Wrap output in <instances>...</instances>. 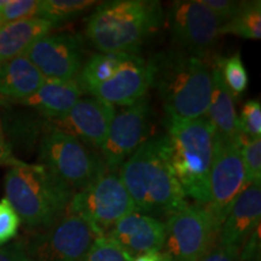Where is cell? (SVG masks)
I'll list each match as a JSON object with an SVG mask.
<instances>
[{
	"mask_svg": "<svg viewBox=\"0 0 261 261\" xmlns=\"http://www.w3.org/2000/svg\"><path fill=\"white\" fill-rule=\"evenodd\" d=\"M220 226L207 207L188 203L166 219L161 252L168 261H197L217 244Z\"/></svg>",
	"mask_w": 261,
	"mask_h": 261,
	"instance_id": "8",
	"label": "cell"
},
{
	"mask_svg": "<svg viewBox=\"0 0 261 261\" xmlns=\"http://www.w3.org/2000/svg\"><path fill=\"white\" fill-rule=\"evenodd\" d=\"M116 109L94 97L80 98L64 116L50 120L55 129L73 136L91 149L102 148Z\"/></svg>",
	"mask_w": 261,
	"mask_h": 261,
	"instance_id": "14",
	"label": "cell"
},
{
	"mask_svg": "<svg viewBox=\"0 0 261 261\" xmlns=\"http://www.w3.org/2000/svg\"><path fill=\"white\" fill-rule=\"evenodd\" d=\"M130 54H97L83 64L76 76V83L83 93H89L93 87L109 79L119 69Z\"/></svg>",
	"mask_w": 261,
	"mask_h": 261,
	"instance_id": "22",
	"label": "cell"
},
{
	"mask_svg": "<svg viewBox=\"0 0 261 261\" xmlns=\"http://www.w3.org/2000/svg\"><path fill=\"white\" fill-rule=\"evenodd\" d=\"M52 22L40 17H29L0 27V65L24 55L39 39L50 34Z\"/></svg>",
	"mask_w": 261,
	"mask_h": 261,
	"instance_id": "18",
	"label": "cell"
},
{
	"mask_svg": "<svg viewBox=\"0 0 261 261\" xmlns=\"http://www.w3.org/2000/svg\"><path fill=\"white\" fill-rule=\"evenodd\" d=\"M238 132L248 138L261 136V106L257 100H248L237 119Z\"/></svg>",
	"mask_w": 261,
	"mask_h": 261,
	"instance_id": "29",
	"label": "cell"
},
{
	"mask_svg": "<svg viewBox=\"0 0 261 261\" xmlns=\"http://www.w3.org/2000/svg\"><path fill=\"white\" fill-rule=\"evenodd\" d=\"M261 218V188L249 185L237 197L221 224L217 243L242 248L259 227Z\"/></svg>",
	"mask_w": 261,
	"mask_h": 261,
	"instance_id": "17",
	"label": "cell"
},
{
	"mask_svg": "<svg viewBox=\"0 0 261 261\" xmlns=\"http://www.w3.org/2000/svg\"><path fill=\"white\" fill-rule=\"evenodd\" d=\"M197 261H241V248L217 243Z\"/></svg>",
	"mask_w": 261,
	"mask_h": 261,
	"instance_id": "32",
	"label": "cell"
},
{
	"mask_svg": "<svg viewBox=\"0 0 261 261\" xmlns=\"http://www.w3.org/2000/svg\"><path fill=\"white\" fill-rule=\"evenodd\" d=\"M247 188L240 137L227 139L214 135L210 171L211 201L207 208L220 225Z\"/></svg>",
	"mask_w": 261,
	"mask_h": 261,
	"instance_id": "9",
	"label": "cell"
},
{
	"mask_svg": "<svg viewBox=\"0 0 261 261\" xmlns=\"http://www.w3.org/2000/svg\"><path fill=\"white\" fill-rule=\"evenodd\" d=\"M39 0H0V27L19 19L37 17Z\"/></svg>",
	"mask_w": 261,
	"mask_h": 261,
	"instance_id": "28",
	"label": "cell"
},
{
	"mask_svg": "<svg viewBox=\"0 0 261 261\" xmlns=\"http://www.w3.org/2000/svg\"><path fill=\"white\" fill-rule=\"evenodd\" d=\"M133 212L135 203L119 173L106 171L89 187L75 192L65 213L81 218L100 237Z\"/></svg>",
	"mask_w": 261,
	"mask_h": 261,
	"instance_id": "7",
	"label": "cell"
},
{
	"mask_svg": "<svg viewBox=\"0 0 261 261\" xmlns=\"http://www.w3.org/2000/svg\"><path fill=\"white\" fill-rule=\"evenodd\" d=\"M232 34L244 39L259 40L261 38V3L241 2L237 14L221 25L220 35Z\"/></svg>",
	"mask_w": 261,
	"mask_h": 261,
	"instance_id": "23",
	"label": "cell"
},
{
	"mask_svg": "<svg viewBox=\"0 0 261 261\" xmlns=\"http://www.w3.org/2000/svg\"><path fill=\"white\" fill-rule=\"evenodd\" d=\"M19 224L18 215L6 198L0 201V247L16 237Z\"/></svg>",
	"mask_w": 261,
	"mask_h": 261,
	"instance_id": "30",
	"label": "cell"
},
{
	"mask_svg": "<svg viewBox=\"0 0 261 261\" xmlns=\"http://www.w3.org/2000/svg\"><path fill=\"white\" fill-rule=\"evenodd\" d=\"M24 161H21L12 154V150L5 140V137L3 135V130L0 128V166H6V167H19L24 166Z\"/></svg>",
	"mask_w": 261,
	"mask_h": 261,
	"instance_id": "34",
	"label": "cell"
},
{
	"mask_svg": "<svg viewBox=\"0 0 261 261\" xmlns=\"http://www.w3.org/2000/svg\"><path fill=\"white\" fill-rule=\"evenodd\" d=\"M117 173L138 213L167 219L188 204L169 165L166 135L146 139Z\"/></svg>",
	"mask_w": 261,
	"mask_h": 261,
	"instance_id": "1",
	"label": "cell"
},
{
	"mask_svg": "<svg viewBox=\"0 0 261 261\" xmlns=\"http://www.w3.org/2000/svg\"><path fill=\"white\" fill-rule=\"evenodd\" d=\"M83 91L76 80H45L33 96L18 102L22 106L35 108L48 120L64 116L81 98Z\"/></svg>",
	"mask_w": 261,
	"mask_h": 261,
	"instance_id": "20",
	"label": "cell"
},
{
	"mask_svg": "<svg viewBox=\"0 0 261 261\" xmlns=\"http://www.w3.org/2000/svg\"><path fill=\"white\" fill-rule=\"evenodd\" d=\"M133 261H168L166 259V256L163 255V253L160 250V252H149L145 254H142V255L137 256Z\"/></svg>",
	"mask_w": 261,
	"mask_h": 261,
	"instance_id": "35",
	"label": "cell"
},
{
	"mask_svg": "<svg viewBox=\"0 0 261 261\" xmlns=\"http://www.w3.org/2000/svg\"><path fill=\"white\" fill-rule=\"evenodd\" d=\"M218 64L220 68L221 77L232 97L236 99L242 96L244 91L247 90L249 79H248L247 69L240 55L236 54L228 58L218 60Z\"/></svg>",
	"mask_w": 261,
	"mask_h": 261,
	"instance_id": "25",
	"label": "cell"
},
{
	"mask_svg": "<svg viewBox=\"0 0 261 261\" xmlns=\"http://www.w3.org/2000/svg\"><path fill=\"white\" fill-rule=\"evenodd\" d=\"M148 65L150 86L158 90L166 113L188 120L207 115L213 61L178 48L159 52Z\"/></svg>",
	"mask_w": 261,
	"mask_h": 261,
	"instance_id": "2",
	"label": "cell"
},
{
	"mask_svg": "<svg viewBox=\"0 0 261 261\" xmlns=\"http://www.w3.org/2000/svg\"><path fill=\"white\" fill-rule=\"evenodd\" d=\"M6 200L19 220L31 228L50 227L67 212L74 192L41 165L10 168L5 175Z\"/></svg>",
	"mask_w": 261,
	"mask_h": 261,
	"instance_id": "5",
	"label": "cell"
},
{
	"mask_svg": "<svg viewBox=\"0 0 261 261\" xmlns=\"http://www.w3.org/2000/svg\"><path fill=\"white\" fill-rule=\"evenodd\" d=\"M150 87L148 62L130 54L107 81L93 87L89 94L112 106L129 107L146 96Z\"/></svg>",
	"mask_w": 261,
	"mask_h": 261,
	"instance_id": "15",
	"label": "cell"
},
{
	"mask_svg": "<svg viewBox=\"0 0 261 261\" xmlns=\"http://www.w3.org/2000/svg\"><path fill=\"white\" fill-rule=\"evenodd\" d=\"M205 116L213 126L215 136L227 139H236L240 137L234 98L221 77L218 58L213 61L212 67L211 99Z\"/></svg>",
	"mask_w": 261,
	"mask_h": 261,
	"instance_id": "19",
	"label": "cell"
},
{
	"mask_svg": "<svg viewBox=\"0 0 261 261\" xmlns=\"http://www.w3.org/2000/svg\"><path fill=\"white\" fill-rule=\"evenodd\" d=\"M168 160L185 197L207 207L214 129L207 116L181 119L166 113Z\"/></svg>",
	"mask_w": 261,
	"mask_h": 261,
	"instance_id": "4",
	"label": "cell"
},
{
	"mask_svg": "<svg viewBox=\"0 0 261 261\" xmlns=\"http://www.w3.org/2000/svg\"><path fill=\"white\" fill-rule=\"evenodd\" d=\"M24 56L46 80H75L84 64L80 41L71 34L45 35L24 52Z\"/></svg>",
	"mask_w": 261,
	"mask_h": 261,
	"instance_id": "13",
	"label": "cell"
},
{
	"mask_svg": "<svg viewBox=\"0 0 261 261\" xmlns=\"http://www.w3.org/2000/svg\"><path fill=\"white\" fill-rule=\"evenodd\" d=\"M45 80L37 67L21 55L0 65V96L18 103L33 96Z\"/></svg>",
	"mask_w": 261,
	"mask_h": 261,
	"instance_id": "21",
	"label": "cell"
},
{
	"mask_svg": "<svg viewBox=\"0 0 261 261\" xmlns=\"http://www.w3.org/2000/svg\"><path fill=\"white\" fill-rule=\"evenodd\" d=\"M149 114L148 96L115 113L100 148V158L107 171L119 172L127 159L148 139Z\"/></svg>",
	"mask_w": 261,
	"mask_h": 261,
	"instance_id": "12",
	"label": "cell"
},
{
	"mask_svg": "<svg viewBox=\"0 0 261 261\" xmlns=\"http://www.w3.org/2000/svg\"><path fill=\"white\" fill-rule=\"evenodd\" d=\"M200 3L210 9L223 22V24L237 14L241 6V2H234V0H200Z\"/></svg>",
	"mask_w": 261,
	"mask_h": 261,
	"instance_id": "31",
	"label": "cell"
},
{
	"mask_svg": "<svg viewBox=\"0 0 261 261\" xmlns=\"http://www.w3.org/2000/svg\"><path fill=\"white\" fill-rule=\"evenodd\" d=\"M39 159L40 165L63 181L74 194L89 187L107 171L98 152L75 137L55 128L42 138Z\"/></svg>",
	"mask_w": 261,
	"mask_h": 261,
	"instance_id": "6",
	"label": "cell"
},
{
	"mask_svg": "<svg viewBox=\"0 0 261 261\" xmlns=\"http://www.w3.org/2000/svg\"><path fill=\"white\" fill-rule=\"evenodd\" d=\"M0 261H32L22 241L0 247Z\"/></svg>",
	"mask_w": 261,
	"mask_h": 261,
	"instance_id": "33",
	"label": "cell"
},
{
	"mask_svg": "<svg viewBox=\"0 0 261 261\" xmlns=\"http://www.w3.org/2000/svg\"><path fill=\"white\" fill-rule=\"evenodd\" d=\"M104 236L136 259L142 254L162 249L166 237L165 221L133 212L117 221Z\"/></svg>",
	"mask_w": 261,
	"mask_h": 261,
	"instance_id": "16",
	"label": "cell"
},
{
	"mask_svg": "<svg viewBox=\"0 0 261 261\" xmlns=\"http://www.w3.org/2000/svg\"><path fill=\"white\" fill-rule=\"evenodd\" d=\"M132 256L126 253L119 244L106 236L97 237L91 244L84 261H133Z\"/></svg>",
	"mask_w": 261,
	"mask_h": 261,
	"instance_id": "27",
	"label": "cell"
},
{
	"mask_svg": "<svg viewBox=\"0 0 261 261\" xmlns=\"http://www.w3.org/2000/svg\"><path fill=\"white\" fill-rule=\"evenodd\" d=\"M241 151L247 185L261 184V138H248L240 135Z\"/></svg>",
	"mask_w": 261,
	"mask_h": 261,
	"instance_id": "26",
	"label": "cell"
},
{
	"mask_svg": "<svg viewBox=\"0 0 261 261\" xmlns=\"http://www.w3.org/2000/svg\"><path fill=\"white\" fill-rule=\"evenodd\" d=\"M97 237L86 221L65 213L24 243L32 261H84Z\"/></svg>",
	"mask_w": 261,
	"mask_h": 261,
	"instance_id": "10",
	"label": "cell"
},
{
	"mask_svg": "<svg viewBox=\"0 0 261 261\" xmlns=\"http://www.w3.org/2000/svg\"><path fill=\"white\" fill-rule=\"evenodd\" d=\"M165 21L158 0H110L87 19L86 37L100 54H133Z\"/></svg>",
	"mask_w": 261,
	"mask_h": 261,
	"instance_id": "3",
	"label": "cell"
},
{
	"mask_svg": "<svg viewBox=\"0 0 261 261\" xmlns=\"http://www.w3.org/2000/svg\"><path fill=\"white\" fill-rule=\"evenodd\" d=\"M172 39L180 50L207 56L217 45L223 22L200 0H179L168 14Z\"/></svg>",
	"mask_w": 261,
	"mask_h": 261,
	"instance_id": "11",
	"label": "cell"
},
{
	"mask_svg": "<svg viewBox=\"0 0 261 261\" xmlns=\"http://www.w3.org/2000/svg\"><path fill=\"white\" fill-rule=\"evenodd\" d=\"M94 4L97 3L93 0H39L37 17L58 25L87 11Z\"/></svg>",
	"mask_w": 261,
	"mask_h": 261,
	"instance_id": "24",
	"label": "cell"
}]
</instances>
